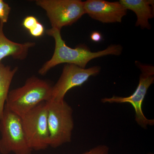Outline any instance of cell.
I'll return each instance as SVG.
<instances>
[{
	"label": "cell",
	"mask_w": 154,
	"mask_h": 154,
	"mask_svg": "<svg viewBox=\"0 0 154 154\" xmlns=\"http://www.w3.org/2000/svg\"><path fill=\"white\" fill-rule=\"evenodd\" d=\"M52 86L45 80L30 77L22 87L10 91L5 106L21 117L42 102L49 101Z\"/></svg>",
	"instance_id": "7a4b0ae2"
},
{
	"label": "cell",
	"mask_w": 154,
	"mask_h": 154,
	"mask_svg": "<svg viewBox=\"0 0 154 154\" xmlns=\"http://www.w3.org/2000/svg\"><path fill=\"white\" fill-rule=\"evenodd\" d=\"M4 24L0 22V62L7 57H12L18 60H24L28 54V51L36 45L34 42L17 43L6 37L3 31Z\"/></svg>",
	"instance_id": "8fae6325"
},
{
	"label": "cell",
	"mask_w": 154,
	"mask_h": 154,
	"mask_svg": "<svg viewBox=\"0 0 154 154\" xmlns=\"http://www.w3.org/2000/svg\"><path fill=\"white\" fill-rule=\"evenodd\" d=\"M110 149L106 145H99L82 154H109Z\"/></svg>",
	"instance_id": "5bb4252c"
},
{
	"label": "cell",
	"mask_w": 154,
	"mask_h": 154,
	"mask_svg": "<svg viewBox=\"0 0 154 154\" xmlns=\"http://www.w3.org/2000/svg\"><path fill=\"white\" fill-rule=\"evenodd\" d=\"M101 69L99 66L84 69L75 65L66 64L60 77L52 86L51 100H64L65 96L70 90L82 85L90 77L99 74Z\"/></svg>",
	"instance_id": "ba28073f"
},
{
	"label": "cell",
	"mask_w": 154,
	"mask_h": 154,
	"mask_svg": "<svg viewBox=\"0 0 154 154\" xmlns=\"http://www.w3.org/2000/svg\"><path fill=\"white\" fill-rule=\"evenodd\" d=\"M18 69L17 67L12 69L11 66L0 62V120L2 117L10 86Z\"/></svg>",
	"instance_id": "7c38bea8"
},
{
	"label": "cell",
	"mask_w": 154,
	"mask_h": 154,
	"mask_svg": "<svg viewBox=\"0 0 154 154\" xmlns=\"http://www.w3.org/2000/svg\"><path fill=\"white\" fill-rule=\"evenodd\" d=\"M119 2L127 10L134 12L137 17L135 26L150 29L149 20L154 17L153 0H120Z\"/></svg>",
	"instance_id": "30bf717a"
},
{
	"label": "cell",
	"mask_w": 154,
	"mask_h": 154,
	"mask_svg": "<svg viewBox=\"0 0 154 154\" xmlns=\"http://www.w3.org/2000/svg\"><path fill=\"white\" fill-rule=\"evenodd\" d=\"M91 38L93 41L99 42L102 39V36L99 32L94 31L91 33Z\"/></svg>",
	"instance_id": "e0dca14e"
},
{
	"label": "cell",
	"mask_w": 154,
	"mask_h": 154,
	"mask_svg": "<svg viewBox=\"0 0 154 154\" xmlns=\"http://www.w3.org/2000/svg\"><path fill=\"white\" fill-rule=\"evenodd\" d=\"M11 11L9 5L3 0H0V22L5 24L8 22Z\"/></svg>",
	"instance_id": "4fadbf2b"
},
{
	"label": "cell",
	"mask_w": 154,
	"mask_h": 154,
	"mask_svg": "<svg viewBox=\"0 0 154 154\" xmlns=\"http://www.w3.org/2000/svg\"><path fill=\"white\" fill-rule=\"evenodd\" d=\"M44 26L40 22H38L36 27L29 31L31 36L35 37H40L43 35L44 33Z\"/></svg>",
	"instance_id": "2e32d148"
},
{
	"label": "cell",
	"mask_w": 154,
	"mask_h": 154,
	"mask_svg": "<svg viewBox=\"0 0 154 154\" xmlns=\"http://www.w3.org/2000/svg\"><path fill=\"white\" fill-rule=\"evenodd\" d=\"M46 102L49 146L57 148L72 141L74 128L72 108L65 100Z\"/></svg>",
	"instance_id": "3957f363"
},
{
	"label": "cell",
	"mask_w": 154,
	"mask_h": 154,
	"mask_svg": "<svg viewBox=\"0 0 154 154\" xmlns=\"http://www.w3.org/2000/svg\"><path fill=\"white\" fill-rule=\"evenodd\" d=\"M21 117L25 135L32 150H44L49 147L46 102H42Z\"/></svg>",
	"instance_id": "8992f818"
},
{
	"label": "cell",
	"mask_w": 154,
	"mask_h": 154,
	"mask_svg": "<svg viewBox=\"0 0 154 154\" xmlns=\"http://www.w3.org/2000/svg\"><path fill=\"white\" fill-rule=\"evenodd\" d=\"M36 4L45 11L52 28L60 30L85 14L84 2L80 0H37Z\"/></svg>",
	"instance_id": "52a82bcc"
},
{
	"label": "cell",
	"mask_w": 154,
	"mask_h": 154,
	"mask_svg": "<svg viewBox=\"0 0 154 154\" xmlns=\"http://www.w3.org/2000/svg\"><path fill=\"white\" fill-rule=\"evenodd\" d=\"M135 64L140 69L141 74L138 85L134 93L128 97L113 96L110 98L101 99L103 103H129L134 108L135 120L139 126L146 129L148 126L154 125L153 119H149L144 114L143 103L149 88L154 82V67L136 61Z\"/></svg>",
	"instance_id": "5b68a950"
},
{
	"label": "cell",
	"mask_w": 154,
	"mask_h": 154,
	"mask_svg": "<svg viewBox=\"0 0 154 154\" xmlns=\"http://www.w3.org/2000/svg\"><path fill=\"white\" fill-rule=\"evenodd\" d=\"M0 153L2 154H31L22 126L21 116L5 106L0 120Z\"/></svg>",
	"instance_id": "277c9868"
},
{
	"label": "cell",
	"mask_w": 154,
	"mask_h": 154,
	"mask_svg": "<svg viewBox=\"0 0 154 154\" xmlns=\"http://www.w3.org/2000/svg\"><path fill=\"white\" fill-rule=\"evenodd\" d=\"M38 22L36 17L34 16H28L23 20L22 25L25 29L29 31L35 28Z\"/></svg>",
	"instance_id": "9a60e30c"
},
{
	"label": "cell",
	"mask_w": 154,
	"mask_h": 154,
	"mask_svg": "<svg viewBox=\"0 0 154 154\" xmlns=\"http://www.w3.org/2000/svg\"><path fill=\"white\" fill-rule=\"evenodd\" d=\"M85 14L103 23H121L127 10L119 2L88 0L84 2Z\"/></svg>",
	"instance_id": "9c48e42d"
},
{
	"label": "cell",
	"mask_w": 154,
	"mask_h": 154,
	"mask_svg": "<svg viewBox=\"0 0 154 154\" xmlns=\"http://www.w3.org/2000/svg\"><path fill=\"white\" fill-rule=\"evenodd\" d=\"M46 33L54 39L55 48L52 57L38 71V74L42 75H45L51 69L60 64H71L85 69L88 63L94 59L109 55L119 56L122 51V47L120 45H112L97 52H92L84 45L71 48L63 39L60 30L51 28L46 30Z\"/></svg>",
	"instance_id": "6da1fadb"
}]
</instances>
